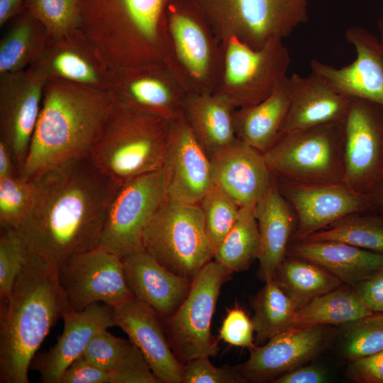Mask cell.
<instances>
[{
	"instance_id": "6da1fadb",
	"label": "cell",
	"mask_w": 383,
	"mask_h": 383,
	"mask_svg": "<svg viewBox=\"0 0 383 383\" xmlns=\"http://www.w3.org/2000/svg\"><path fill=\"white\" fill-rule=\"evenodd\" d=\"M33 208L17 229L28 251L59 269L71 257L97 248L111 201L121 184L89 157L31 179Z\"/></svg>"
},
{
	"instance_id": "7a4b0ae2",
	"label": "cell",
	"mask_w": 383,
	"mask_h": 383,
	"mask_svg": "<svg viewBox=\"0 0 383 383\" xmlns=\"http://www.w3.org/2000/svg\"><path fill=\"white\" fill-rule=\"evenodd\" d=\"M116 107L110 90L47 79L38 120L19 174L31 179L56 167L89 157Z\"/></svg>"
},
{
	"instance_id": "3957f363",
	"label": "cell",
	"mask_w": 383,
	"mask_h": 383,
	"mask_svg": "<svg viewBox=\"0 0 383 383\" xmlns=\"http://www.w3.org/2000/svg\"><path fill=\"white\" fill-rule=\"evenodd\" d=\"M59 268L29 252L9 299L1 306L0 382L28 383V370L41 343L70 310Z\"/></svg>"
},
{
	"instance_id": "277c9868",
	"label": "cell",
	"mask_w": 383,
	"mask_h": 383,
	"mask_svg": "<svg viewBox=\"0 0 383 383\" xmlns=\"http://www.w3.org/2000/svg\"><path fill=\"white\" fill-rule=\"evenodd\" d=\"M168 0H77L79 30L110 72L165 63Z\"/></svg>"
},
{
	"instance_id": "5b68a950",
	"label": "cell",
	"mask_w": 383,
	"mask_h": 383,
	"mask_svg": "<svg viewBox=\"0 0 383 383\" xmlns=\"http://www.w3.org/2000/svg\"><path fill=\"white\" fill-rule=\"evenodd\" d=\"M170 121L116 107L89 159L119 184L164 167Z\"/></svg>"
},
{
	"instance_id": "8992f818",
	"label": "cell",
	"mask_w": 383,
	"mask_h": 383,
	"mask_svg": "<svg viewBox=\"0 0 383 383\" xmlns=\"http://www.w3.org/2000/svg\"><path fill=\"white\" fill-rule=\"evenodd\" d=\"M166 65L187 94L215 92L221 77L220 40L194 0H168Z\"/></svg>"
},
{
	"instance_id": "52a82bcc",
	"label": "cell",
	"mask_w": 383,
	"mask_h": 383,
	"mask_svg": "<svg viewBox=\"0 0 383 383\" xmlns=\"http://www.w3.org/2000/svg\"><path fill=\"white\" fill-rule=\"evenodd\" d=\"M143 245L166 269L191 280L213 260L199 204L167 198L146 228Z\"/></svg>"
},
{
	"instance_id": "ba28073f",
	"label": "cell",
	"mask_w": 383,
	"mask_h": 383,
	"mask_svg": "<svg viewBox=\"0 0 383 383\" xmlns=\"http://www.w3.org/2000/svg\"><path fill=\"white\" fill-rule=\"evenodd\" d=\"M221 41L235 37L254 49L284 39L309 20L308 0H194Z\"/></svg>"
},
{
	"instance_id": "9c48e42d",
	"label": "cell",
	"mask_w": 383,
	"mask_h": 383,
	"mask_svg": "<svg viewBox=\"0 0 383 383\" xmlns=\"http://www.w3.org/2000/svg\"><path fill=\"white\" fill-rule=\"evenodd\" d=\"M344 123H331L281 136L264 157L275 177L304 184L344 179Z\"/></svg>"
},
{
	"instance_id": "30bf717a",
	"label": "cell",
	"mask_w": 383,
	"mask_h": 383,
	"mask_svg": "<svg viewBox=\"0 0 383 383\" xmlns=\"http://www.w3.org/2000/svg\"><path fill=\"white\" fill-rule=\"evenodd\" d=\"M233 272L212 260L194 277L189 294L172 315L161 318L169 344L182 363L201 357H216L219 338L211 324L221 289Z\"/></svg>"
},
{
	"instance_id": "8fae6325",
	"label": "cell",
	"mask_w": 383,
	"mask_h": 383,
	"mask_svg": "<svg viewBox=\"0 0 383 383\" xmlns=\"http://www.w3.org/2000/svg\"><path fill=\"white\" fill-rule=\"evenodd\" d=\"M282 39L274 38L254 49L235 37L220 41L222 67L216 91L238 108L268 97L287 77L291 56Z\"/></svg>"
},
{
	"instance_id": "7c38bea8",
	"label": "cell",
	"mask_w": 383,
	"mask_h": 383,
	"mask_svg": "<svg viewBox=\"0 0 383 383\" xmlns=\"http://www.w3.org/2000/svg\"><path fill=\"white\" fill-rule=\"evenodd\" d=\"M162 168L123 183L109 206L98 248L121 258L143 248V233L167 199Z\"/></svg>"
},
{
	"instance_id": "4fadbf2b",
	"label": "cell",
	"mask_w": 383,
	"mask_h": 383,
	"mask_svg": "<svg viewBox=\"0 0 383 383\" xmlns=\"http://www.w3.org/2000/svg\"><path fill=\"white\" fill-rule=\"evenodd\" d=\"M343 182L367 196L383 178V106L352 98L344 121Z\"/></svg>"
},
{
	"instance_id": "5bb4252c",
	"label": "cell",
	"mask_w": 383,
	"mask_h": 383,
	"mask_svg": "<svg viewBox=\"0 0 383 383\" xmlns=\"http://www.w3.org/2000/svg\"><path fill=\"white\" fill-rule=\"evenodd\" d=\"M59 279L75 311L98 302L114 309L133 297L126 282L122 258L98 247L69 258L59 270Z\"/></svg>"
},
{
	"instance_id": "9a60e30c",
	"label": "cell",
	"mask_w": 383,
	"mask_h": 383,
	"mask_svg": "<svg viewBox=\"0 0 383 383\" xmlns=\"http://www.w3.org/2000/svg\"><path fill=\"white\" fill-rule=\"evenodd\" d=\"M109 90L118 106L168 121L182 113L187 94L165 63L111 72Z\"/></svg>"
},
{
	"instance_id": "2e32d148",
	"label": "cell",
	"mask_w": 383,
	"mask_h": 383,
	"mask_svg": "<svg viewBox=\"0 0 383 383\" xmlns=\"http://www.w3.org/2000/svg\"><path fill=\"white\" fill-rule=\"evenodd\" d=\"M276 179L280 192L296 216L292 237L296 241L348 215L373 212L368 196L353 191L343 182L304 184Z\"/></svg>"
},
{
	"instance_id": "e0dca14e",
	"label": "cell",
	"mask_w": 383,
	"mask_h": 383,
	"mask_svg": "<svg viewBox=\"0 0 383 383\" xmlns=\"http://www.w3.org/2000/svg\"><path fill=\"white\" fill-rule=\"evenodd\" d=\"M46 79L30 68L0 75V140L23 167L40 112Z\"/></svg>"
},
{
	"instance_id": "ac0fdd59",
	"label": "cell",
	"mask_w": 383,
	"mask_h": 383,
	"mask_svg": "<svg viewBox=\"0 0 383 383\" xmlns=\"http://www.w3.org/2000/svg\"><path fill=\"white\" fill-rule=\"evenodd\" d=\"M345 37L355 50L353 62L338 68L313 59L311 71L342 94L383 106V44L360 26L349 27Z\"/></svg>"
},
{
	"instance_id": "d6986e66",
	"label": "cell",
	"mask_w": 383,
	"mask_h": 383,
	"mask_svg": "<svg viewBox=\"0 0 383 383\" xmlns=\"http://www.w3.org/2000/svg\"><path fill=\"white\" fill-rule=\"evenodd\" d=\"M164 167L167 173V198L199 204L214 188L209 156L182 113L170 121Z\"/></svg>"
},
{
	"instance_id": "ffe728a7",
	"label": "cell",
	"mask_w": 383,
	"mask_h": 383,
	"mask_svg": "<svg viewBox=\"0 0 383 383\" xmlns=\"http://www.w3.org/2000/svg\"><path fill=\"white\" fill-rule=\"evenodd\" d=\"M210 160L214 188L240 208L255 206L275 177L264 155L239 138Z\"/></svg>"
},
{
	"instance_id": "44dd1931",
	"label": "cell",
	"mask_w": 383,
	"mask_h": 383,
	"mask_svg": "<svg viewBox=\"0 0 383 383\" xmlns=\"http://www.w3.org/2000/svg\"><path fill=\"white\" fill-rule=\"evenodd\" d=\"M322 326L292 327L250 349V357L237 365L247 382H265L311 361L325 345Z\"/></svg>"
},
{
	"instance_id": "7402d4cb",
	"label": "cell",
	"mask_w": 383,
	"mask_h": 383,
	"mask_svg": "<svg viewBox=\"0 0 383 383\" xmlns=\"http://www.w3.org/2000/svg\"><path fill=\"white\" fill-rule=\"evenodd\" d=\"M113 313L115 326L140 350L159 383H182L184 364L174 355L159 314L135 296Z\"/></svg>"
},
{
	"instance_id": "603a6c76",
	"label": "cell",
	"mask_w": 383,
	"mask_h": 383,
	"mask_svg": "<svg viewBox=\"0 0 383 383\" xmlns=\"http://www.w3.org/2000/svg\"><path fill=\"white\" fill-rule=\"evenodd\" d=\"M62 319L63 331L57 343L47 351L35 354L30 364V369L40 373L43 383H61L67 369L82 355L91 339L115 326L113 308L101 302L79 311L70 309Z\"/></svg>"
},
{
	"instance_id": "cb8c5ba5",
	"label": "cell",
	"mask_w": 383,
	"mask_h": 383,
	"mask_svg": "<svg viewBox=\"0 0 383 383\" xmlns=\"http://www.w3.org/2000/svg\"><path fill=\"white\" fill-rule=\"evenodd\" d=\"M28 68L46 79H60L109 90L111 72L79 29L59 38L50 36Z\"/></svg>"
},
{
	"instance_id": "d4e9b609",
	"label": "cell",
	"mask_w": 383,
	"mask_h": 383,
	"mask_svg": "<svg viewBox=\"0 0 383 383\" xmlns=\"http://www.w3.org/2000/svg\"><path fill=\"white\" fill-rule=\"evenodd\" d=\"M289 79L291 104L279 138L322 125L344 123L352 98L336 91L312 72L306 77L294 73Z\"/></svg>"
},
{
	"instance_id": "484cf974",
	"label": "cell",
	"mask_w": 383,
	"mask_h": 383,
	"mask_svg": "<svg viewBox=\"0 0 383 383\" xmlns=\"http://www.w3.org/2000/svg\"><path fill=\"white\" fill-rule=\"evenodd\" d=\"M126 284L135 298L161 318L174 313L187 297L192 280L176 274L144 249L122 258Z\"/></svg>"
},
{
	"instance_id": "4316f807",
	"label": "cell",
	"mask_w": 383,
	"mask_h": 383,
	"mask_svg": "<svg viewBox=\"0 0 383 383\" xmlns=\"http://www.w3.org/2000/svg\"><path fill=\"white\" fill-rule=\"evenodd\" d=\"M255 216L260 235L258 275L266 282L274 278L287 257L297 224L295 212L280 192L276 177L267 194L255 206Z\"/></svg>"
},
{
	"instance_id": "83f0119b",
	"label": "cell",
	"mask_w": 383,
	"mask_h": 383,
	"mask_svg": "<svg viewBox=\"0 0 383 383\" xmlns=\"http://www.w3.org/2000/svg\"><path fill=\"white\" fill-rule=\"evenodd\" d=\"M237 107L226 95L186 94L182 113L209 157L238 138L234 127Z\"/></svg>"
},
{
	"instance_id": "f1b7e54d",
	"label": "cell",
	"mask_w": 383,
	"mask_h": 383,
	"mask_svg": "<svg viewBox=\"0 0 383 383\" xmlns=\"http://www.w3.org/2000/svg\"><path fill=\"white\" fill-rule=\"evenodd\" d=\"M289 250L290 255L314 262L353 286L383 268V252L339 242L299 240Z\"/></svg>"
},
{
	"instance_id": "f546056e",
	"label": "cell",
	"mask_w": 383,
	"mask_h": 383,
	"mask_svg": "<svg viewBox=\"0 0 383 383\" xmlns=\"http://www.w3.org/2000/svg\"><path fill=\"white\" fill-rule=\"evenodd\" d=\"M291 99L292 84L287 76L263 101L236 109L234 127L237 138L265 153L279 138Z\"/></svg>"
},
{
	"instance_id": "4dcf8cb0",
	"label": "cell",
	"mask_w": 383,
	"mask_h": 383,
	"mask_svg": "<svg viewBox=\"0 0 383 383\" xmlns=\"http://www.w3.org/2000/svg\"><path fill=\"white\" fill-rule=\"evenodd\" d=\"M82 356L112 372L118 383H159L140 350L130 340L114 336L107 329L91 339Z\"/></svg>"
},
{
	"instance_id": "1f68e13d",
	"label": "cell",
	"mask_w": 383,
	"mask_h": 383,
	"mask_svg": "<svg viewBox=\"0 0 383 383\" xmlns=\"http://www.w3.org/2000/svg\"><path fill=\"white\" fill-rule=\"evenodd\" d=\"M50 35L25 9L0 41V75L27 69L40 55Z\"/></svg>"
},
{
	"instance_id": "d6a6232c",
	"label": "cell",
	"mask_w": 383,
	"mask_h": 383,
	"mask_svg": "<svg viewBox=\"0 0 383 383\" xmlns=\"http://www.w3.org/2000/svg\"><path fill=\"white\" fill-rule=\"evenodd\" d=\"M372 313L353 287H339L297 309L293 327L345 326Z\"/></svg>"
},
{
	"instance_id": "836d02e7",
	"label": "cell",
	"mask_w": 383,
	"mask_h": 383,
	"mask_svg": "<svg viewBox=\"0 0 383 383\" xmlns=\"http://www.w3.org/2000/svg\"><path fill=\"white\" fill-rule=\"evenodd\" d=\"M274 279L292 300L296 310L343 284L320 265L292 255L285 257Z\"/></svg>"
},
{
	"instance_id": "e575fe53",
	"label": "cell",
	"mask_w": 383,
	"mask_h": 383,
	"mask_svg": "<svg viewBox=\"0 0 383 383\" xmlns=\"http://www.w3.org/2000/svg\"><path fill=\"white\" fill-rule=\"evenodd\" d=\"M265 282L264 287L250 299L256 345L293 327L296 311L292 300L275 279Z\"/></svg>"
},
{
	"instance_id": "d590c367",
	"label": "cell",
	"mask_w": 383,
	"mask_h": 383,
	"mask_svg": "<svg viewBox=\"0 0 383 383\" xmlns=\"http://www.w3.org/2000/svg\"><path fill=\"white\" fill-rule=\"evenodd\" d=\"M259 249L255 206L242 207L233 228L215 250L213 260L233 272H242L257 258Z\"/></svg>"
},
{
	"instance_id": "8d00e7d4",
	"label": "cell",
	"mask_w": 383,
	"mask_h": 383,
	"mask_svg": "<svg viewBox=\"0 0 383 383\" xmlns=\"http://www.w3.org/2000/svg\"><path fill=\"white\" fill-rule=\"evenodd\" d=\"M302 240L339 242L383 252V217L376 212L353 213Z\"/></svg>"
},
{
	"instance_id": "74e56055",
	"label": "cell",
	"mask_w": 383,
	"mask_h": 383,
	"mask_svg": "<svg viewBox=\"0 0 383 383\" xmlns=\"http://www.w3.org/2000/svg\"><path fill=\"white\" fill-rule=\"evenodd\" d=\"M32 179L21 174L0 179V228L18 229L30 213L35 200Z\"/></svg>"
},
{
	"instance_id": "f35d334b",
	"label": "cell",
	"mask_w": 383,
	"mask_h": 383,
	"mask_svg": "<svg viewBox=\"0 0 383 383\" xmlns=\"http://www.w3.org/2000/svg\"><path fill=\"white\" fill-rule=\"evenodd\" d=\"M25 10L36 18L52 38L79 29L77 0H26Z\"/></svg>"
},
{
	"instance_id": "ab89813d",
	"label": "cell",
	"mask_w": 383,
	"mask_h": 383,
	"mask_svg": "<svg viewBox=\"0 0 383 383\" xmlns=\"http://www.w3.org/2000/svg\"><path fill=\"white\" fill-rule=\"evenodd\" d=\"M345 326L343 352L353 361L383 350V312L372 313Z\"/></svg>"
},
{
	"instance_id": "60d3db41",
	"label": "cell",
	"mask_w": 383,
	"mask_h": 383,
	"mask_svg": "<svg viewBox=\"0 0 383 383\" xmlns=\"http://www.w3.org/2000/svg\"><path fill=\"white\" fill-rule=\"evenodd\" d=\"M199 204L203 212L206 235L215 252L235 224L240 208L215 188Z\"/></svg>"
},
{
	"instance_id": "b9f144b4",
	"label": "cell",
	"mask_w": 383,
	"mask_h": 383,
	"mask_svg": "<svg viewBox=\"0 0 383 383\" xmlns=\"http://www.w3.org/2000/svg\"><path fill=\"white\" fill-rule=\"evenodd\" d=\"M29 255L23 238L16 229L1 230L0 235V300L8 301L18 275Z\"/></svg>"
},
{
	"instance_id": "7bdbcfd3",
	"label": "cell",
	"mask_w": 383,
	"mask_h": 383,
	"mask_svg": "<svg viewBox=\"0 0 383 383\" xmlns=\"http://www.w3.org/2000/svg\"><path fill=\"white\" fill-rule=\"evenodd\" d=\"M246 379L237 366H214L209 357L193 359L184 365L182 383H243Z\"/></svg>"
},
{
	"instance_id": "ee69618b",
	"label": "cell",
	"mask_w": 383,
	"mask_h": 383,
	"mask_svg": "<svg viewBox=\"0 0 383 383\" xmlns=\"http://www.w3.org/2000/svg\"><path fill=\"white\" fill-rule=\"evenodd\" d=\"M253 333L252 320L242 307L235 304L227 309L219 330V339L231 345L250 350L256 345Z\"/></svg>"
},
{
	"instance_id": "f6af8a7d",
	"label": "cell",
	"mask_w": 383,
	"mask_h": 383,
	"mask_svg": "<svg viewBox=\"0 0 383 383\" xmlns=\"http://www.w3.org/2000/svg\"><path fill=\"white\" fill-rule=\"evenodd\" d=\"M61 383H118V382L112 372L97 366L81 356L67 369Z\"/></svg>"
},
{
	"instance_id": "bcb514c9",
	"label": "cell",
	"mask_w": 383,
	"mask_h": 383,
	"mask_svg": "<svg viewBox=\"0 0 383 383\" xmlns=\"http://www.w3.org/2000/svg\"><path fill=\"white\" fill-rule=\"evenodd\" d=\"M347 374L357 383H383V350L350 361Z\"/></svg>"
},
{
	"instance_id": "7dc6e473",
	"label": "cell",
	"mask_w": 383,
	"mask_h": 383,
	"mask_svg": "<svg viewBox=\"0 0 383 383\" xmlns=\"http://www.w3.org/2000/svg\"><path fill=\"white\" fill-rule=\"evenodd\" d=\"M353 288L371 312H383V268L353 285Z\"/></svg>"
},
{
	"instance_id": "c3c4849f",
	"label": "cell",
	"mask_w": 383,
	"mask_h": 383,
	"mask_svg": "<svg viewBox=\"0 0 383 383\" xmlns=\"http://www.w3.org/2000/svg\"><path fill=\"white\" fill-rule=\"evenodd\" d=\"M327 379L326 372L315 365H303L272 381L273 383H323Z\"/></svg>"
},
{
	"instance_id": "681fc988",
	"label": "cell",
	"mask_w": 383,
	"mask_h": 383,
	"mask_svg": "<svg viewBox=\"0 0 383 383\" xmlns=\"http://www.w3.org/2000/svg\"><path fill=\"white\" fill-rule=\"evenodd\" d=\"M19 174L11 151L6 144L0 140V179Z\"/></svg>"
},
{
	"instance_id": "f907efd6",
	"label": "cell",
	"mask_w": 383,
	"mask_h": 383,
	"mask_svg": "<svg viewBox=\"0 0 383 383\" xmlns=\"http://www.w3.org/2000/svg\"><path fill=\"white\" fill-rule=\"evenodd\" d=\"M26 0H0V26L25 9Z\"/></svg>"
},
{
	"instance_id": "816d5d0a",
	"label": "cell",
	"mask_w": 383,
	"mask_h": 383,
	"mask_svg": "<svg viewBox=\"0 0 383 383\" xmlns=\"http://www.w3.org/2000/svg\"><path fill=\"white\" fill-rule=\"evenodd\" d=\"M377 27L379 32V40L383 44V15L379 18L377 24Z\"/></svg>"
}]
</instances>
